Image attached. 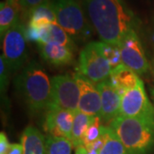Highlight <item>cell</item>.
Listing matches in <instances>:
<instances>
[{
	"label": "cell",
	"instance_id": "obj_11",
	"mask_svg": "<svg viewBox=\"0 0 154 154\" xmlns=\"http://www.w3.org/2000/svg\"><path fill=\"white\" fill-rule=\"evenodd\" d=\"M75 76L80 88L79 111L91 116H100L101 96L97 86L79 73Z\"/></svg>",
	"mask_w": 154,
	"mask_h": 154
},
{
	"label": "cell",
	"instance_id": "obj_14",
	"mask_svg": "<svg viewBox=\"0 0 154 154\" xmlns=\"http://www.w3.org/2000/svg\"><path fill=\"white\" fill-rule=\"evenodd\" d=\"M38 45L41 57L52 65H66L74 59L73 49L68 46L54 43H39Z\"/></svg>",
	"mask_w": 154,
	"mask_h": 154
},
{
	"label": "cell",
	"instance_id": "obj_5",
	"mask_svg": "<svg viewBox=\"0 0 154 154\" xmlns=\"http://www.w3.org/2000/svg\"><path fill=\"white\" fill-rule=\"evenodd\" d=\"M79 74L86 77L94 85L109 79L111 66L105 57L102 42H90L80 53Z\"/></svg>",
	"mask_w": 154,
	"mask_h": 154
},
{
	"label": "cell",
	"instance_id": "obj_10",
	"mask_svg": "<svg viewBox=\"0 0 154 154\" xmlns=\"http://www.w3.org/2000/svg\"><path fill=\"white\" fill-rule=\"evenodd\" d=\"M75 113L57 107H49L46 110L45 129L50 135L71 139L72 128Z\"/></svg>",
	"mask_w": 154,
	"mask_h": 154
},
{
	"label": "cell",
	"instance_id": "obj_16",
	"mask_svg": "<svg viewBox=\"0 0 154 154\" xmlns=\"http://www.w3.org/2000/svg\"><path fill=\"white\" fill-rule=\"evenodd\" d=\"M21 144L23 154H45L46 140L35 127H27L22 133Z\"/></svg>",
	"mask_w": 154,
	"mask_h": 154
},
{
	"label": "cell",
	"instance_id": "obj_9",
	"mask_svg": "<svg viewBox=\"0 0 154 154\" xmlns=\"http://www.w3.org/2000/svg\"><path fill=\"white\" fill-rule=\"evenodd\" d=\"M122 63L138 75H145L151 69L137 31H133L122 39L119 45Z\"/></svg>",
	"mask_w": 154,
	"mask_h": 154
},
{
	"label": "cell",
	"instance_id": "obj_1",
	"mask_svg": "<svg viewBox=\"0 0 154 154\" xmlns=\"http://www.w3.org/2000/svg\"><path fill=\"white\" fill-rule=\"evenodd\" d=\"M91 23L102 42L120 45L122 39L137 31L139 20L125 0H85Z\"/></svg>",
	"mask_w": 154,
	"mask_h": 154
},
{
	"label": "cell",
	"instance_id": "obj_30",
	"mask_svg": "<svg viewBox=\"0 0 154 154\" xmlns=\"http://www.w3.org/2000/svg\"><path fill=\"white\" fill-rule=\"evenodd\" d=\"M153 70H154V61H153Z\"/></svg>",
	"mask_w": 154,
	"mask_h": 154
},
{
	"label": "cell",
	"instance_id": "obj_21",
	"mask_svg": "<svg viewBox=\"0 0 154 154\" xmlns=\"http://www.w3.org/2000/svg\"><path fill=\"white\" fill-rule=\"evenodd\" d=\"M99 154H129L123 144L108 126V138Z\"/></svg>",
	"mask_w": 154,
	"mask_h": 154
},
{
	"label": "cell",
	"instance_id": "obj_23",
	"mask_svg": "<svg viewBox=\"0 0 154 154\" xmlns=\"http://www.w3.org/2000/svg\"><path fill=\"white\" fill-rule=\"evenodd\" d=\"M102 42V41H101ZM102 48L105 57L109 61L111 69L122 63L121 57V51L118 45H110L102 42Z\"/></svg>",
	"mask_w": 154,
	"mask_h": 154
},
{
	"label": "cell",
	"instance_id": "obj_26",
	"mask_svg": "<svg viewBox=\"0 0 154 154\" xmlns=\"http://www.w3.org/2000/svg\"><path fill=\"white\" fill-rule=\"evenodd\" d=\"M11 144L8 140L5 133H0V154H8Z\"/></svg>",
	"mask_w": 154,
	"mask_h": 154
},
{
	"label": "cell",
	"instance_id": "obj_27",
	"mask_svg": "<svg viewBox=\"0 0 154 154\" xmlns=\"http://www.w3.org/2000/svg\"><path fill=\"white\" fill-rule=\"evenodd\" d=\"M8 154H23V148L22 144H11V147Z\"/></svg>",
	"mask_w": 154,
	"mask_h": 154
},
{
	"label": "cell",
	"instance_id": "obj_22",
	"mask_svg": "<svg viewBox=\"0 0 154 154\" xmlns=\"http://www.w3.org/2000/svg\"><path fill=\"white\" fill-rule=\"evenodd\" d=\"M101 118L99 116L94 117L83 137V146L85 147L95 142L101 136L104 128V125L101 124Z\"/></svg>",
	"mask_w": 154,
	"mask_h": 154
},
{
	"label": "cell",
	"instance_id": "obj_17",
	"mask_svg": "<svg viewBox=\"0 0 154 154\" xmlns=\"http://www.w3.org/2000/svg\"><path fill=\"white\" fill-rule=\"evenodd\" d=\"M28 26L33 28H42L48 24L57 23L53 1L47 0L36 7L29 14Z\"/></svg>",
	"mask_w": 154,
	"mask_h": 154
},
{
	"label": "cell",
	"instance_id": "obj_18",
	"mask_svg": "<svg viewBox=\"0 0 154 154\" xmlns=\"http://www.w3.org/2000/svg\"><path fill=\"white\" fill-rule=\"evenodd\" d=\"M40 28L39 43H54L75 50V42L57 23L48 24ZM38 43V44H39Z\"/></svg>",
	"mask_w": 154,
	"mask_h": 154
},
{
	"label": "cell",
	"instance_id": "obj_13",
	"mask_svg": "<svg viewBox=\"0 0 154 154\" xmlns=\"http://www.w3.org/2000/svg\"><path fill=\"white\" fill-rule=\"evenodd\" d=\"M109 80L121 96L141 82L137 74L123 63L111 69Z\"/></svg>",
	"mask_w": 154,
	"mask_h": 154
},
{
	"label": "cell",
	"instance_id": "obj_12",
	"mask_svg": "<svg viewBox=\"0 0 154 154\" xmlns=\"http://www.w3.org/2000/svg\"><path fill=\"white\" fill-rule=\"evenodd\" d=\"M97 88L101 96V121L110 123L119 116L122 96L109 79L98 84Z\"/></svg>",
	"mask_w": 154,
	"mask_h": 154
},
{
	"label": "cell",
	"instance_id": "obj_19",
	"mask_svg": "<svg viewBox=\"0 0 154 154\" xmlns=\"http://www.w3.org/2000/svg\"><path fill=\"white\" fill-rule=\"evenodd\" d=\"M94 116L84 114L81 111H77L75 115L73 128H72L71 139L70 140L74 145V147L83 146V137L93 121Z\"/></svg>",
	"mask_w": 154,
	"mask_h": 154
},
{
	"label": "cell",
	"instance_id": "obj_7",
	"mask_svg": "<svg viewBox=\"0 0 154 154\" xmlns=\"http://www.w3.org/2000/svg\"><path fill=\"white\" fill-rule=\"evenodd\" d=\"M51 100L49 107H57L74 113L79 111L80 88L75 76L56 75L51 79Z\"/></svg>",
	"mask_w": 154,
	"mask_h": 154
},
{
	"label": "cell",
	"instance_id": "obj_8",
	"mask_svg": "<svg viewBox=\"0 0 154 154\" xmlns=\"http://www.w3.org/2000/svg\"><path fill=\"white\" fill-rule=\"evenodd\" d=\"M119 116L135 117L154 124V106L146 95L142 81L122 96Z\"/></svg>",
	"mask_w": 154,
	"mask_h": 154
},
{
	"label": "cell",
	"instance_id": "obj_24",
	"mask_svg": "<svg viewBox=\"0 0 154 154\" xmlns=\"http://www.w3.org/2000/svg\"><path fill=\"white\" fill-rule=\"evenodd\" d=\"M11 74V71L6 64V62L4 57L3 55H1L0 57V87H1L2 95H3V93L6 92Z\"/></svg>",
	"mask_w": 154,
	"mask_h": 154
},
{
	"label": "cell",
	"instance_id": "obj_28",
	"mask_svg": "<svg viewBox=\"0 0 154 154\" xmlns=\"http://www.w3.org/2000/svg\"><path fill=\"white\" fill-rule=\"evenodd\" d=\"M75 154H88V152L84 146H80L75 148Z\"/></svg>",
	"mask_w": 154,
	"mask_h": 154
},
{
	"label": "cell",
	"instance_id": "obj_6",
	"mask_svg": "<svg viewBox=\"0 0 154 154\" xmlns=\"http://www.w3.org/2000/svg\"><path fill=\"white\" fill-rule=\"evenodd\" d=\"M1 41L2 55L11 73H15L22 68L27 58L26 28L20 22L5 33Z\"/></svg>",
	"mask_w": 154,
	"mask_h": 154
},
{
	"label": "cell",
	"instance_id": "obj_4",
	"mask_svg": "<svg viewBox=\"0 0 154 154\" xmlns=\"http://www.w3.org/2000/svg\"><path fill=\"white\" fill-rule=\"evenodd\" d=\"M57 24L74 42L82 43L91 38L94 29L78 0L53 1Z\"/></svg>",
	"mask_w": 154,
	"mask_h": 154
},
{
	"label": "cell",
	"instance_id": "obj_3",
	"mask_svg": "<svg viewBox=\"0 0 154 154\" xmlns=\"http://www.w3.org/2000/svg\"><path fill=\"white\" fill-rule=\"evenodd\" d=\"M129 154H148L154 149V124L118 116L109 126Z\"/></svg>",
	"mask_w": 154,
	"mask_h": 154
},
{
	"label": "cell",
	"instance_id": "obj_15",
	"mask_svg": "<svg viewBox=\"0 0 154 154\" xmlns=\"http://www.w3.org/2000/svg\"><path fill=\"white\" fill-rule=\"evenodd\" d=\"M22 11L19 0H5L0 5V37L3 39L5 33L19 23L20 11Z\"/></svg>",
	"mask_w": 154,
	"mask_h": 154
},
{
	"label": "cell",
	"instance_id": "obj_25",
	"mask_svg": "<svg viewBox=\"0 0 154 154\" xmlns=\"http://www.w3.org/2000/svg\"><path fill=\"white\" fill-rule=\"evenodd\" d=\"M45 1H47V0H19L21 6H22V13H24L28 17L33 9L40 5Z\"/></svg>",
	"mask_w": 154,
	"mask_h": 154
},
{
	"label": "cell",
	"instance_id": "obj_20",
	"mask_svg": "<svg viewBox=\"0 0 154 154\" xmlns=\"http://www.w3.org/2000/svg\"><path fill=\"white\" fill-rule=\"evenodd\" d=\"M73 147L69 139L49 135L46 139L45 154H71Z\"/></svg>",
	"mask_w": 154,
	"mask_h": 154
},
{
	"label": "cell",
	"instance_id": "obj_29",
	"mask_svg": "<svg viewBox=\"0 0 154 154\" xmlns=\"http://www.w3.org/2000/svg\"><path fill=\"white\" fill-rule=\"evenodd\" d=\"M151 97L152 100V105L154 106V88H151Z\"/></svg>",
	"mask_w": 154,
	"mask_h": 154
},
{
	"label": "cell",
	"instance_id": "obj_2",
	"mask_svg": "<svg viewBox=\"0 0 154 154\" xmlns=\"http://www.w3.org/2000/svg\"><path fill=\"white\" fill-rule=\"evenodd\" d=\"M19 95L32 113L48 110L51 100V83L42 66L31 62L16 79Z\"/></svg>",
	"mask_w": 154,
	"mask_h": 154
}]
</instances>
